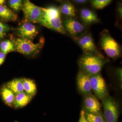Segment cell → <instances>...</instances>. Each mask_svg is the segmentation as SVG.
<instances>
[{"label":"cell","mask_w":122,"mask_h":122,"mask_svg":"<svg viewBox=\"0 0 122 122\" xmlns=\"http://www.w3.org/2000/svg\"><path fill=\"white\" fill-rule=\"evenodd\" d=\"M83 104L86 111L91 114L103 115L98 99L92 93L84 95Z\"/></svg>","instance_id":"cell-10"},{"label":"cell","mask_w":122,"mask_h":122,"mask_svg":"<svg viewBox=\"0 0 122 122\" xmlns=\"http://www.w3.org/2000/svg\"><path fill=\"white\" fill-rule=\"evenodd\" d=\"M118 12L120 17L122 18V5H120L118 8Z\"/></svg>","instance_id":"cell-29"},{"label":"cell","mask_w":122,"mask_h":122,"mask_svg":"<svg viewBox=\"0 0 122 122\" xmlns=\"http://www.w3.org/2000/svg\"><path fill=\"white\" fill-rule=\"evenodd\" d=\"M79 122H89L86 118L85 110H82L81 111Z\"/></svg>","instance_id":"cell-25"},{"label":"cell","mask_w":122,"mask_h":122,"mask_svg":"<svg viewBox=\"0 0 122 122\" xmlns=\"http://www.w3.org/2000/svg\"><path fill=\"white\" fill-rule=\"evenodd\" d=\"M6 86L14 94L24 91L22 79L17 78L9 82Z\"/></svg>","instance_id":"cell-16"},{"label":"cell","mask_w":122,"mask_h":122,"mask_svg":"<svg viewBox=\"0 0 122 122\" xmlns=\"http://www.w3.org/2000/svg\"><path fill=\"white\" fill-rule=\"evenodd\" d=\"M75 41L84 51L85 53H91L104 57L99 51L91 34H84Z\"/></svg>","instance_id":"cell-9"},{"label":"cell","mask_w":122,"mask_h":122,"mask_svg":"<svg viewBox=\"0 0 122 122\" xmlns=\"http://www.w3.org/2000/svg\"><path fill=\"white\" fill-rule=\"evenodd\" d=\"M5 0H0V5H3L5 3Z\"/></svg>","instance_id":"cell-30"},{"label":"cell","mask_w":122,"mask_h":122,"mask_svg":"<svg viewBox=\"0 0 122 122\" xmlns=\"http://www.w3.org/2000/svg\"><path fill=\"white\" fill-rule=\"evenodd\" d=\"M57 0L58 1H63L64 0Z\"/></svg>","instance_id":"cell-31"},{"label":"cell","mask_w":122,"mask_h":122,"mask_svg":"<svg viewBox=\"0 0 122 122\" xmlns=\"http://www.w3.org/2000/svg\"><path fill=\"white\" fill-rule=\"evenodd\" d=\"M23 79L24 91L30 96H33L36 93V86L34 81L29 79Z\"/></svg>","instance_id":"cell-19"},{"label":"cell","mask_w":122,"mask_h":122,"mask_svg":"<svg viewBox=\"0 0 122 122\" xmlns=\"http://www.w3.org/2000/svg\"><path fill=\"white\" fill-rule=\"evenodd\" d=\"M89 76L92 91L97 98L102 102L109 95L104 79L100 73Z\"/></svg>","instance_id":"cell-7"},{"label":"cell","mask_w":122,"mask_h":122,"mask_svg":"<svg viewBox=\"0 0 122 122\" xmlns=\"http://www.w3.org/2000/svg\"><path fill=\"white\" fill-rule=\"evenodd\" d=\"M77 80L78 88L81 94L85 95L92 93V91L89 75L80 69L78 73Z\"/></svg>","instance_id":"cell-11"},{"label":"cell","mask_w":122,"mask_h":122,"mask_svg":"<svg viewBox=\"0 0 122 122\" xmlns=\"http://www.w3.org/2000/svg\"><path fill=\"white\" fill-rule=\"evenodd\" d=\"M6 55L2 52H0V66L3 63L4 61Z\"/></svg>","instance_id":"cell-26"},{"label":"cell","mask_w":122,"mask_h":122,"mask_svg":"<svg viewBox=\"0 0 122 122\" xmlns=\"http://www.w3.org/2000/svg\"><path fill=\"white\" fill-rule=\"evenodd\" d=\"M103 118L106 122H118L119 107L113 97L108 95L102 101Z\"/></svg>","instance_id":"cell-5"},{"label":"cell","mask_w":122,"mask_h":122,"mask_svg":"<svg viewBox=\"0 0 122 122\" xmlns=\"http://www.w3.org/2000/svg\"><path fill=\"white\" fill-rule=\"evenodd\" d=\"M9 30L8 25L0 21V41L4 37Z\"/></svg>","instance_id":"cell-24"},{"label":"cell","mask_w":122,"mask_h":122,"mask_svg":"<svg viewBox=\"0 0 122 122\" xmlns=\"http://www.w3.org/2000/svg\"><path fill=\"white\" fill-rule=\"evenodd\" d=\"M1 52L7 54L8 53L15 50V46L13 43L9 40L1 42L0 44Z\"/></svg>","instance_id":"cell-20"},{"label":"cell","mask_w":122,"mask_h":122,"mask_svg":"<svg viewBox=\"0 0 122 122\" xmlns=\"http://www.w3.org/2000/svg\"><path fill=\"white\" fill-rule=\"evenodd\" d=\"M80 17L84 24L86 25L100 22V20L97 14L89 9H82L80 12Z\"/></svg>","instance_id":"cell-13"},{"label":"cell","mask_w":122,"mask_h":122,"mask_svg":"<svg viewBox=\"0 0 122 122\" xmlns=\"http://www.w3.org/2000/svg\"><path fill=\"white\" fill-rule=\"evenodd\" d=\"M1 95L5 103L9 106H13L15 94L6 86H4L1 90Z\"/></svg>","instance_id":"cell-18"},{"label":"cell","mask_w":122,"mask_h":122,"mask_svg":"<svg viewBox=\"0 0 122 122\" xmlns=\"http://www.w3.org/2000/svg\"><path fill=\"white\" fill-rule=\"evenodd\" d=\"M44 43L41 39L39 42L34 43L30 39L24 38L17 39L15 42V49L19 53L26 55H32L39 52Z\"/></svg>","instance_id":"cell-4"},{"label":"cell","mask_w":122,"mask_h":122,"mask_svg":"<svg viewBox=\"0 0 122 122\" xmlns=\"http://www.w3.org/2000/svg\"><path fill=\"white\" fill-rule=\"evenodd\" d=\"M113 0H91L92 6L94 8L101 9L108 5Z\"/></svg>","instance_id":"cell-22"},{"label":"cell","mask_w":122,"mask_h":122,"mask_svg":"<svg viewBox=\"0 0 122 122\" xmlns=\"http://www.w3.org/2000/svg\"><path fill=\"white\" fill-rule=\"evenodd\" d=\"M107 62L104 57L91 53H85L79 60L81 69L89 76L100 73L103 67Z\"/></svg>","instance_id":"cell-2"},{"label":"cell","mask_w":122,"mask_h":122,"mask_svg":"<svg viewBox=\"0 0 122 122\" xmlns=\"http://www.w3.org/2000/svg\"><path fill=\"white\" fill-rule=\"evenodd\" d=\"M21 8L27 20L33 23H40L43 16L42 8L35 5L29 0H23Z\"/></svg>","instance_id":"cell-6"},{"label":"cell","mask_w":122,"mask_h":122,"mask_svg":"<svg viewBox=\"0 0 122 122\" xmlns=\"http://www.w3.org/2000/svg\"><path fill=\"white\" fill-rule=\"evenodd\" d=\"M85 112L86 118L88 122H106L103 115L90 113L86 111Z\"/></svg>","instance_id":"cell-21"},{"label":"cell","mask_w":122,"mask_h":122,"mask_svg":"<svg viewBox=\"0 0 122 122\" xmlns=\"http://www.w3.org/2000/svg\"><path fill=\"white\" fill-rule=\"evenodd\" d=\"M22 0H10L9 4L10 7L16 11L20 10L22 8Z\"/></svg>","instance_id":"cell-23"},{"label":"cell","mask_w":122,"mask_h":122,"mask_svg":"<svg viewBox=\"0 0 122 122\" xmlns=\"http://www.w3.org/2000/svg\"><path fill=\"white\" fill-rule=\"evenodd\" d=\"M73 0L78 4H84L89 1L90 0Z\"/></svg>","instance_id":"cell-27"},{"label":"cell","mask_w":122,"mask_h":122,"mask_svg":"<svg viewBox=\"0 0 122 122\" xmlns=\"http://www.w3.org/2000/svg\"><path fill=\"white\" fill-rule=\"evenodd\" d=\"M0 17L7 21L16 20L17 15L9 9L3 5H0Z\"/></svg>","instance_id":"cell-17"},{"label":"cell","mask_w":122,"mask_h":122,"mask_svg":"<svg viewBox=\"0 0 122 122\" xmlns=\"http://www.w3.org/2000/svg\"><path fill=\"white\" fill-rule=\"evenodd\" d=\"M100 44L102 49L110 57L116 58L120 56V46L112 37L108 30H103L100 34Z\"/></svg>","instance_id":"cell-3"},{"label":"cell","mask_w":122,"mask_h":122,"mask_svg":"<svg viewBox=\"0 0 122 122\" xmlns=\"http://www.w3.org/2000/svg\"><path fill=\"white\" fill-rule=\"evenodd\" d=\"M42 9L43 16L39 24L58 32L65 34L66 32L63 26L59 8L51 6Z\"/></svg>","instance_id":"cell-1"},{"label":"cell","mask_w":122,"mask_h":122,"mask_svg":"<svg viewBox=\"0 0 122 122\" xmlns=\"http://www.w3.org/2000/svg\"><path fill=\"white\" fill-rule=\"evenodd\" d=\"M59 9L61 13L67 17L73 18L76 15V10L74 5L69 1L63 2Z\"/></svg>","instance_id":"cell-15"},{"label":"cell","mask_w":122,"mask_h":122,"mask_svg":"<svg viewBox=\"0 0 122 122\" xmlns=\"http://www.w3.org/2000/svg\"><path fill=\"white\" fill-rule=\"evenodd\" d=\"M18 32L22 38L30 40L35 37L38 33L36 26L30 22L22 24L18 29Z\"/></svg>","instance_id":"cell-12"},{"label":"cell","mask_w":122,"mask_h":122,"mask_svg":"<svg viewBox=\"0 0 122 122\" xmlns=\"http://www.w3.org/2000/svg\"><path fill=\"white\" fill-rule=\"evenodd\" d=\"M117 73L120 81H122V69H118L117 71Z\"/></svg>","instance_id":"cell-28"},{"label":"cell","mask_w":122,"mask_h":122,"mask_svg":"<svg viewBox=\"0 0 122 122\" xmlns=\"http://www.w3.org/2000/svg\"><path fill=\"white\" fill-rule=\"evenodd\" d=\"M32 97L24 91L15 94L13 106L16 108L25 106L30 102Z\"/></svg>","instance_id":"cell-14"},{"label":"cell","mask_w":122,"mask_h":122,"mask_svg":"<svg viewBox=\"0 0 122 122\" xmlns=\"http://www.w3.org/2000/svg\"><path fill=\"white\" fill-rule=\"evenodd\" d=\"M63 24L66 31L75 40L83 35L85 26L73 18L66 17L63 20Z\"/></svg>","instance_id":"cell-8"}]
</instances>
